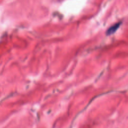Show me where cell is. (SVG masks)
I'll use <instances>...</instances> for the list:
<instances>
[{
    "label": "cell",
    "instance_id": "1",
    "mask_svg": "<svg viewBox=\"0 0 128 128\" xmlns=\"http://www.w3.org/2000/svg\"><path fill=\"white\" fill-rule=\"evenodd\" d=\"M121 25V23H119L116 24L115 25H113L112 26L111 28H110L109 29V30L107 32V34L108 35H111L113 34L114 33H115V32L116 31V30L119 28L120 26Z\"/></svg>",
    "mask_w": 128,
    "mask_h": 128
}]
</instances>
